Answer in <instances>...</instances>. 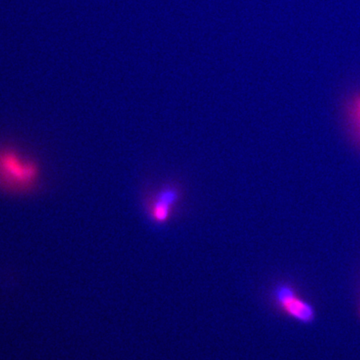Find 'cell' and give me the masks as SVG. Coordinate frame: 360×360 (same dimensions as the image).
Returning a JSON list of instances; mask_svg holds the SVG:
<instances>
[{
	"instance_id": "1",
	"label": "cell",
	"mask_w": 360,
	"mask_h": 360,
	"mask_svg": "<svg viewBox=\"0 0 360 360\" xmlns=\"http://www.w3.org/2000/svg\"><path fill=\"white\" fill-rule=\"evenodd\" d=\"M39 179L32 160L13 148H0V186L9 191H30Z\"/></svg>"
},
{
	"instance_id": "2",
	"label": "cell",
	"mask_w": 360,
	"mask_h": 360,
	"mask_svg": "<svg viewBox=\"0 0 360 360\" xmlns=\"http://www.w3.org/2000/svg\"><path fill=\"white\" fill-rule=\"evenodd\" d=\"M179 201L177 187L167 186L153 196L148 205L149 215L156 224H165L172 217L175 206Z\"/></svg>"
},
{
	"instance_id": "3",
	"label": "cell",
	"mask_w": 360,
	"mask_h": 360,
	"mask_svg": "<svg viewBox=\"0 0 360 360\" xmlns=\"http://www.w3.org/2000/svg\"><path fill=\"white\" fill-rule=\"evenodd\" d=\"M276 297L281 307L291 316L302 321H309L314 319L311 307L300 300L290 286H281L277 290Z\"/></svg>"
},
{
	"instance_id": "4",
	"label": "cell",
	"mask_w": 360,
	"mask_h": 360,
	"mask_svg": "<svg viewBox=\"0 0 360 360\" xmlns=\"http://www.w3.org/2000/svg\"><path fill=\"white\" fill-rule=\"evenodd\" d=\"M350 115H352L354 127L360 135V96L356 97L352 101V106H350Z\"/></svg>"
}]
</instances>
